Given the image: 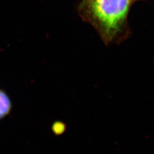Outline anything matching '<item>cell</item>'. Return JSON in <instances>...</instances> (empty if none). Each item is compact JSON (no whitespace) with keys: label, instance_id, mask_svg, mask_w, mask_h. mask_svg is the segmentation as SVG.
Here are the masks:
<instances>
[{"label":"cell","instance_id":"cell-3","mask_svg":"<svg viewBox=\"0 0 154 154\" xmlns=\"http://www.w3.org/2000/svg\"><path fill=\"white\" fill-rule=\"evenodd\" d=\"M65 125L61 122H55L52 125V131L56 135H59L62 134L65 131Z\"/></svg>","mask_w":154,"mask_h":154},{"label":"cell","instance_id":"cell-1","mask_svg":"<svg viewBox=\"0 0 154 154\" xmlns=\"http://www.w3.org/2000/svg\"><path fill=\"white\" fill-rule=\"evenodd\" d=\"M132 0H89L81 3L78 13L91 25L105 44L121 42L129 34L127 16Z\"/></svg>","mask_w":154,"mask_h":154},{"label":"cell","instance_id":"cell-5","mask_svg":"<svg viewBox=\"0 0 154 154\" xmlns=\"http://www.w3.org/2000/svg\"><path fill=\"white\" fill-rule=\"evenodd\" d=\"M132 1H134V0H132Z\"/></svg>","mask_w":154,"mask_h":154},{"label":"cell","instance_id":"cell-2","mask_svg":"<svg viewBox=\"0 0 154 154\" xmlns=\"http://www.w3.org/2000/svg\"><path fill=\"white\" fill-rule=\"evenodd\" d=\"M13 107L11 98L5 90L0 88V120L10 114Z\"/></svg>","mask_w":154,"mask_h":154},{"label":"cell","instance_id":"cell-4","mask_svg":"<svg viewBox=\"0 0 154 154\" xmlns=\"http://www.w3.org/2000/svg\"><path fill=\"white\" fill-rule=\"evenodd\" d=\"M88 1H89V0H82L81 3H85V2H87Z\"/></svg>","mask_w":154,"mask_h":154}]
</instances>
